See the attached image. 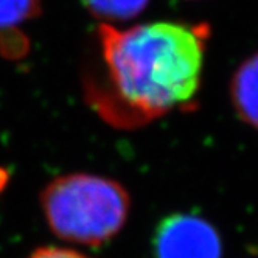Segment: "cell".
<instances>
[{
    "label": "cell",
    "instance_id": "cell-1",
    "mask_svg": "<svg viewBox=\"0 0 258 258\" xmlns=\"http://www.w3.org/2000/svg\"><path fill=\"white\" fill-rule=\"evenodd\" d=\"M207 25L151 22L131 28L100 27L107 87L100 107L127 126L185 107L204 69Z\"/></svg>",
    "mask_w": 258,
    "mask_h": 258
},
{
    "label": "cell",
    "instance_id": "cell-2",
    "mask_svg": "<svg viewBox=\"0 0 258 258\" xmlns=\"http://www.w3.org/2000/svg\"><path fill=\"white\" fill-rule=\"evenodd\" d=\"M51 232L70 243L100 246L126 224L131 199L121 183L75 173L51 180L41 195Z\"/></svg>",
    "mask_w": 258,
    "mask_h": 258
},
{
    "label": "cell",
    "instance_id": "cell-3",
    "mask_svg": "<svg viewBox=\"0 0 258 258\" xmlns=\"http://www.w3.org/2000/svg\"><path fill=\"white\" fill-rule=\"evenodd\" d=\"M154 258H221L218 230L196 215L174 213L157 226L153 238Z\"/></svg>",
    "mask_w": 258,
    "mask_h": 258
},
{
    "label": "cell",
    "instance_id": "cell-4",
    "mask_svg": "<svg viewBox=\"0 0 258 258\" xmlns=\"http://www.w3.org/2000/svg\"><path fill=\"white\" fill-rule=\"evenodd\" d=\"M42 0H0V48L5 56H24L28 42L19 31L27 21L41 13Z\"/></svg>",
    "mask_w": 258,
    "mask_h": 258
},
{
    "label": "cell",
    "instance_id": "cell-5",
    "mask_svg": "<svg viewBox=\"0 0 258 258\" xmlns=\"http://www.w3.org/2000/svg\"><path fill=\"white\" fill-rule=\"evenodd\" d=\"M230 95L239 118L258 129V53L235 72Z\"/></svg>",
    "mask_w": 258,
    "mask_h": 258
},
{
    "label": "cell",
    "instance_id": "cell-6",
    "mask_svg": "<svg viewBox=\"0 0 258 258\" xmlns=\"http://www.w3.org/2000/svg\"><path fill=\"white\" fill-rule=\"evenodd\" d=\"M150 0H84L87 10L106 22H124L134 19Z\"/></svg>",
    "mask_w": 258,
    "mask_h": 258
},
{
    "label": "cell",
    "instance_id": "cell-7",
    "mask_svg": "<svg viewBox=\"0 0 258 258\" xmlns=\"http://www.w3.org/2000/svg\"><path fill=\"white\" fill-rule=\"evenodd\" d=\"M28 258H90L81 252L62 247H41L34 250Z\"/></svg>",
    "mask_w": 258,
    "mask_h": 258
}]
</instances>
